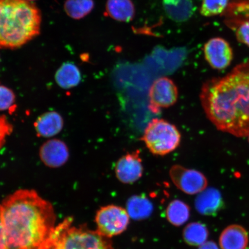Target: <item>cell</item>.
I'll return each mask as SVG.
<instances>
[{"label":"cell","instance_id":"cell-28","mask_svg":"<svg viewBox=\"0 0 249 249\" xmlns=\"http://www.w3.org/2000/svg\"><path fill=\"white\" fill-rule=\"evenodd\" d=\"M198 249H219L215 242L208 241L199 247Z\"/></svg>","mask_w":249,"mask_h":249},{"label":"cell","instance_id":"cell-29","mask_svg":"<svg viewBox=\"0 0 249 249\" xmlns=\"http://www.w3.org/2000/svg\"><path fill=\"white\" fill-rule=\"evenodd\" d=\"M26 1L31 2V1H35V0H26Z\"/></svg>","mask_w":249,"mask_h":249},{"label":"cell","instance_id":"cell-11","mask_svg":"<svg viewBox=\"0 0 249 249\" xmlns=\"http://www.w3.org/2000/svg\"><path fill=\"white\" fill-rule=\"evenodd\" d=\"M39 155L45 166L55 169L64 166L69 160L70 151L66 143L53 139L43 143L39 149Z\"/></svg>","mask_w":249,"mask_h":249},{"label":"cell","instance_id":"cell-26","mask_svg":"<svg viewBox=\"0 0 249 249\" xmlns=\"http://www.w3.org/2000/svg\"><path fill=\"white\" fill-rule=\"evenodd\" d=\"M67 225L66 223L63 222L57 226V233H56L54 241L50 249H62V232Z\"/></svg>","mask_w":249,"mask_h":249},{"label":"cell","instance_id":"cell-25","mask_svg":"<svg viewBox=\"0 0 249 249\" xmlns=\"http://www.w3.org/2000/svg\"><path fill=\"white\" fill-rule=\"evenodd\" d=\"M13 131V126L4 115H0V148L5 144L6 139Z\"/></svg>","mask_w":249,"mask_h":249},{"label":"cell","instance_id":"cell-10","mask_svg":"<svg viewBox=\"0 0 249 249\" xmlns=\"http://www.w3.org/2000/svg\"><path fill=\"white\" fill-rule=\"evenodd\" d=\"M144 168L139 150L129 152L118 160L115 166L117 178L125 184H132L141 178Z\"/></svg>","mask_w":249,"mask_h":249},{"label":"cell","instance_id":"cell-21","mask_svg":"<svg viewBox=\"0 0 249 249\" xmlns=\"http://www.w3.org/2000/svg\"><path fill=\"white\" fill-rule=\"evenodd\" d=\"M94 6L93 0H66L64 11L68 17L79 20L91 13Z\"/></svg>","mask_w":249,"mask_h":249},{"label":"cell","instance_id":"cell-18","mask_svg":"<svg viewBox=\"0 0 249 249\" xmlns=\"http://www.w3.org/2000/svg\"><path fill=\"white\" fill-rule=\"evenodd\" d=\"M126 211L135 220H142L150 217L154 211L152 202L144 195H135L126 202Z\"/></svg>","mask_w":249,"mask_h":249},{"label":"cell","instance_id":"cell-9","mask_svg":"<svg viewBox=\"0 0 249 249\" xmlns=\"http://www.w3.org/2000/svg\"><path fill=\"white\" fill-rule=\"evenodd\" d=\"M205 60L214 70L222 71L228 68L233 60V50L226 40L220 37L210 39L204 46Z\"/></svg>","mask_w":249,"mask_h":249},{"label":"cell","instance_id":"cell-8","mask_svg":"<svg viewBox=\"0 0 249 249\" xmlns=\"http://www.w3.org/2000/svg\"><path fill=\"white\" fill-rule=\"evenodd\" d=\"M170 176L177 188L187 195L200 194L208 185L206 177L200 171L187 169L179 164L171 167Z\"/></svg>","mask_w":249,"mask_h":249},{"label":"cell","instance_id":"cell-27","mask_svg":"<svg viewBox=\"0 0 249 249\" xmlns=\"http://www.w3.org/2000/svg\"><path fill=\"white\" fill-rule=\"evenodd\" d=\"M0 249H5L4 229H3L1 207H0Z\"/></svg>","mask_w":249,"mask_h":249},{"label":"cell","instance_id":"cell-5","mask_svg":"<svg viewBox=\"0 0 249 249\" xmlns=\"http://www.w3.org/2000/svg\"><path fill=\"white\" fill-rule=\"evenodd\" d=\"M62 232V249H114L110 238L86 227H70Z\"/></svg>","mask_w":249,"mask_h":249},{"label":"cell","instance_id":"cell-2","mask_svg":"<svg viewBox=\"0 0 249 249\" xmlns=\"http://www.w3.org/2000/svg\"><path fill=\"white\" fill-rule=\"evenodd\" d=\"M207 117L217 130L236 138L249 133V59L226 76L202 85L200 94Z\"/></svg>","mask_w":249,"mask_h":249},{"label":"cell","instance_id":"cell-30","mask_svg":"<svg viewBox=\"0 0 249 249\" xmlns=\"http://www.w3.org/2000/svg\"><path fill=\"white\" fill-rule=\"evenodd\" d=\"M248 141H249V135H248Z\"/></svg>","mask_w":249,"mask_h":249},{"label":"cell","instance_id":"cell-16","mask_svg":"<svg viewBox=\"0 0 249 249\" xmlns=\"http://www.w3.org/2000/svg\"><path fill=\"white\" fill-rule=\"evenodd\" d=\"M106 14L115 20L129 22L135 17V5L132 0H107Z\"/></svg>","mask_w":249,"mask_h":249},{"label":"cell","instance_id":"cell-15","mask_svg":"<svg viewBox=\"0 0 249 249\" xmlns=\"http://www.w3.org/2000/svg\"><path fill=\"white\" fill-rule=\"evenodd\" d=\"M162 4L167 17L177 23L188 20L195 11L192 0H163Z\"/></svg>","mask_w":249,"mask_h":249},{"label":"cell","instance_id":"cell-3","mask_svg":"<svg viewBox=\"0 0 249 249\" xmlns=\"http://www.w3.org/2000/svg\"><path fill=\"white\" fill-rule=\"evenodd\" d=\"M42 15L26 0H0V49H17L38 36Z\"/></svg>","mask_w":249,"mask_h":249},{"label":"cell","instance_id":"cell-4","mask_svg":"<svg viewBox=\"0 0 249 249\" xmlns=\"http://www.w3.org/2000/svg\"><path fill=\"white\" fill-rule=\"evenodd\" d=\"M142 140L151 153L164 156L178 148L181 135L173 124L155 118L146 127Z\"/></svg>","mask_w":249,"mask_h":249},{"label":"cell","instance_id":"cell-7","mask_svg":"<svg viewBox=\"0 0 249 249\" xmlns=\"http://www.w3.org/2000/svg\"><path fill=\"white\" fill-rule=\"evenodd\" d=\"M178 98V90L169 78H159L154 81L148 93V109L152 113H160L161 109L172 107Z\"/></svg>","mask_w":249,"mask_h":249},{"label":"cell","instance_id":"cell-24","mask_svg":"<svg viewBox=\"0 0 249 249\" xmlns=\"http://www.w3.org/2000/svg\"><path fill=\"white\" fill-rule=\"evenodd\" d=\"M16 95L13 90L0 85V111L8 110L15 104Z\"/></svg>","mask_w":249,"mask_h":249},{"label":"cell","instance_id":"cell-23","mask_svg":"<svg viewBox=\"0 0 249 249\" xmlns=\"http://www.w3.org/2000/svg\"><path fill=\"white\" fill-rule=\"evenodd\" d=\"M230 0H202L200 14L205 17L220 15L226 11Z\"/></svg>","mask_w":249,"mask_h":249},{"label":"cell","instance_id":"cell-17","mask_svg":"<svg viewBox=\"0 0 249 249\" xmlns=\"http://www.w3.org/2000/svg\"><path fill=\"white\" fill-rule=\"evenodd\" d=\"M82 80V73L76 65L68 62L62 64L56 71L55 81L62 89L74 88L79 85Z\"/></svg>","mask_w":249,"mask_h":249},{"label":"cell","instance_id":"cell-6","mask_svg":"<svg viewBox=\"0 0 249 249\" xmlns=\"http://www.w3.org/2000/svg\"><path fill=\"white\" fill-rule=\"evenodd\" d=\"M97 231L111 238L125 231L129 224V216L126 210L115 205L103 207L95 217Z\"/></svg>","mask_w":249,"mask_h":249},{"label":"cell","instance_id":"cell-14","mask_svg":"<svg viewBox=\"0 0 249 249\" xmlns=\"http://www.w3.org/2000/svg\"><path fill=\"white\" fill-rule=\"evenodd\" d=\"M248 244L247 230L238 225L226 227L221 233L219 238L220 247L222 249H247Z\"/></svg>","mask_w":249,"mask_h":249},{"label":"cell","instance_id":"cell-19","mask_svg":"<svg viewBox=\"0 0 249 249\" xmlns=\"http://www.w3.org/2000/svg\"><path fill=\"white\" fill-rule=\"evenodd\" d=\"M166 213L167 219L171 225L179 227L188 222L191 215V208L185 202L174 200L168 205Z\"/></svg>","mask_w":249,"mask_h":249},{"label":"cell","instance_id":"cell-20","mask_svg":"<svg viewBox=\"0 0 249 249\" xmlns=\"http://www.w3.org/2000/svg\"><path fill=\"white\" fill-rule=\"evenodd\" d=\"M209 231L206 226L200 222L189 223L183 231V238L187 244L200 247L207 242Z\"/></svg>","mask_w":249,"mask_h":249},{"label":"cell","instance_id":"cell-12","mask_svg":"<svg viewBox=\"0 0 249 249\" xmlns=\"http://www.w3.org/2000/svg\"><path fill=\"white\" fill-rule=\"evenodd\" d=\"M195 202L196 210L205 216L216 215L225 205L222 194L214 188H206L200 193Z\"/></svg>","mask_w":249,"mask_h":249},{"label":"cell","instance_id":"cell-13","mask_svg":"<svg viewBox=\"0 0 249 249\" xmlns=\"http://www.w3.org/2000/svg\"><path fill=\"white\" fill-rule=\"evenodd\" d=\"M64 124L63 118L57 111L46 112L39 116L34 123L37 135L42 138H52L60 133Z\"/></svg>","mask_w":249,"mask_h":249},{"label":"cell","instance_id":"cell-22","mask_svg":"<svg viewBox=\"0 0 249 249\" xmlns=\"http://www.w3.org/2000/svg\"><path fill=\"white\" fill-rule=\"evenodd\" d=\"M226 23L234 31L238 41L249 47V17H233L227 19Z\"/></svg>","mask_w":249,"mask_h":249},{"label":"cell","instance_id":"cell-1","mask_svg":"<svg viewBox=\"0 0 249 249\" xmlns=\"http://www.w3.org/2000/svg\"><path fill=\"white\" fill-rule=\"evenodd\" d=\"M5 249H50L57 227L52 204L33 190L20 189L0 204Z\"/></svg>","mask_w":249,"mask_h":249}]
</instances>
